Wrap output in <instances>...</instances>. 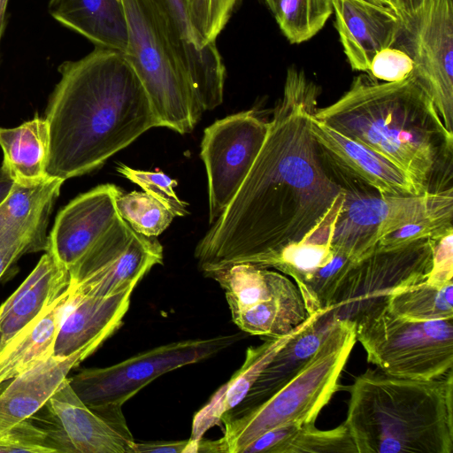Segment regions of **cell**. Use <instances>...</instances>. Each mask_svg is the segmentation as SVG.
I'll use <instances>...</instances> for the list:
<instances>
[{
  "label": "cell",
  "mask_w": 453,
  "mask_h": 453,
  "mask_svg": "<svg viewBox=\"0 0 453 453\" xmlns=\"http://www.w3.org/2000/svg\"><path fill=\"white\" fill-rule=\"evenodd\" d=\"M370 2H372L374 4L386 6L388 8H390L392 11H394L396 14V9L392 0H368Z\"/></svg>",
  "instance_id": "44"
},
{
  "label": "cell",
  "mask_w": 453,
  "mask_h": 453,
  "mask_svg": "<svg viewBox=\"0 0 453 453\" xmlns=\"http://www.w3.org/2000/svg\"><path fill=\"white\" fill-rule=\"evenodd\" d=\"M414 63L403 50L389 46L378 51L371 60L367 74L384 82H395L412 75Z\"/></svg>",
  "instance_id": "37"
},
{
  "label": "cell",
  "mask_w": 453,
  "mask_h": 453,
  "mask_svg": "<svg viewBox=\"0 0 453 453\" xmlns=\"http://www.w3.org/2000/svg\"><path fill=\"white\" fill-rule=\"evenodd\" d=\"M117 171L163 203L174 217H184L188 213L187 203L174 190L177 181L164 173L136 170L124 164H119Z\"/></svg>",
  "instance_id": "34"
},
{
  "label": "cell",
  "mask_w": 453,
  "mask_h": 453,
  "mask_svg": "<svg viewBox=\"0 0 453 453\" xmlns=\"http://www.w3.org/2000/svg\"><path fill=\"white\" fill-rule=\"evenodd\" d=\"M14 185L13 180L10 177L7 172L1 166L0 167V203L8 196L11 189Z\"/></svg>",
  "instance_id": "42"
},
{
  "label": "cell",
  "mask_w": 453,
  "mask_h": 453,
  "mask_svg": "<svg viewBox=\"0 0 453 453\" xmlns=\"http://www.w3.org/2000/svg\"><path fill=\"white\" fill-rule=\"evenodd\" d=\"M344 54L353 70L367 73L380 50L392 46L402 21L390 8L368 0H331Z\"/></svg>",
  "instance_id": "19"
},
{
  "label": "cell",
  "mask_w": 453,
  "mask_h": 453,
  "mask_svg": "<svg viewBox=\"0 0 453 453\" xmlns=\"http://www.w3.org/2000/svg\"><path fill=\"white\" fill-rule=\"evenodd\" d=\"M311 130L320 150L378 194L410 196L428 192L384 156L337 132L314 115L311 119Z\"/></svg>",
  "instance_id": "18"
},
{
  "label": "cell",
  "mask_w": 453,
  "mask_h": 453,
  "mask_svg": "<svg viewBox=\"0 0 453 453\" xmlns=\"http://www.w3.org/2000/svg\"><path fill=\"white\" fill-rule=\"evenodd\" d=\"M268 129L252 110L218 119L206 127L200 156L208 180L209 223L231 203L246 178Z\"/></svg>",
  "instance_id": "14"
},
{
  "label": "cell",
  "mask_w": 453,
  "mask_h": 453,
  "mask_svg": "<svg viewBox=\"0 0 453 453\" xmlns=\"http://www.w3.org/2000/svg\"><path fill=\"white\" fill-rule=\"evenodd\" d=\"M301 325L286 335L268 337L262 344L248 348L244 362L239 370L194 415L188 439L190 453H197L198 442L205 433L219 425L226 413L243 401L265 365L297 332Z\"/></svg>",
  "instance_id": "25"
},
{
  "label": "cell",
  "mask_w": 453,
  "mask_h": 453,
  "mask_svg": "<svg viewBox=\"0 0 453 453\" xmlns=\"http://www.w3.org/2000/svg\"><path fill=\"white\" fill-rule=\"evenodd\" d=\"M356 342L355 322L334 318L319 347L293 379L259 404L222 417L225 432L220 439L211 441L212 452L242 453L275 427L315 423L323 407L342 388L341 373Z\"/></svg>",
  "instance_id": "5"
},
{
  "label": "cell",
  "mask_w": 453,
  "mask_h": 453,
  "mask_svg": "<svg viewBox=\"0 0 453 453\" xmlns=\"http://www.w3.org/2000/svg\"><path fill=\"white\" fill-rule=\"evenodd\" d=\"M291 43H301L322 29L331 14V0H279L273 12Z\"/></svg>",
  "instance_id": "31"
},
{
  "label": "cell",
  "mask_w": 453,
  "mask_h": 453,
  "mask_svg": "<svg viewBox=\"0 0 453 453\" xmlns=\"http://www.w3.org/2000/svg\"><path fill=\"white\" fill-rule=\"evenodd\" d=\"M127 22L125 57L140 79L158 127L190 133L203 112L150 0H121Z\"/></svg>",
  "instance_id": "6"
},
{
  "label": "cell",
  "mask_w": 453,
  "mask_h": 453,
  "mask_svg": "<svg viewBox=\"0 0 453 453\" xmlns=\"http://www.w3.org/2000/svg\"><path fill=\"white\" fill-rule=\"evenodd\" d=\"M453 209L406 224L382 237L375 248L395 249L423 239L434 238L452 226Z\"/></svg>",
  "instance_id": "35"
},
{
  "label": "cell",
  "mask_w": 453,
  "mask_h": 453,
  "mask_svg": "<svg viewBox=\"0 0 453 453\" xmlns=\"http://www.w3.org/2000/svg\"><path fill=\"white\" fill-rule=\"evenodd\" d=\"M240 334L173 342L115 365L87 368L69 379L81 400L93 411H122L124 403L157 377L205 360L239 341Z\"/></svg>",
  "instance_id": "8"
},
{
  "label": "cell",
  "mask_w": 453,
  "mask_h": 453,
  "mask_svg": "<svg viewBox=\"0 0 453 453\" xmlns=\"http://www.w3.org/2000/svg\"><path fill=\"white\" fill-rule=\"evenodd\" d=\"M354 322L367 361L387 374L428 380L453 368V318L409 320L394 315L386 304Z\"/></svg>",
  "instance_id": "7"
},
{
  "label": "cell",
  "mask_w": 453,
  "mask_h": 453,
  "mask_svg": "<svg viewBox=\"0 0 453 453\" xmlns=\"http://www.w3.org/2000/svg\"><path fill=\"white\" fill-rule=\"evenodd\" d=\"M189 1H190V0H187V2H188V3H189Z\"/></svg>",
  "instance_id": "46"
},
{
  "label": "cell",
  "mask_w": 453,
  "mask_h": 453,
  "mask_svg": "<svg viewBox=\"0 0 453 453\" xmlns=\"http://www.w3.org/2000/svg\"><path fill=\"white\" fill-rule=\"evenodd\" d=\"M357 453L342 423L330 430L318 429L314 422L275 427L250 443L242 453Z\"/></svg>",
  "instance_id": "29"
},
{
  "label": "cell",
  "mask_w": 453,
  "mask_h": 453,
  "mask_svg": "<svg viewBox=\"0 0 453 453\" xmlns=\"http://www.w3.org/2000/svg\"><path fill=\"white\" fill-rule=\"evenodd\" d=\"M100 345L93 342L68 357L52 355L11 380L0 390V434L36 413L70 371Z\"/></svg>",
  "instance_id": "20"
},
{
  "label": "cell",
  "mask_w": 453,
  "mask_h": 453,
  "mask_svg": "<svg viewBox=\"0 0 453 453\" xmlns=\"http://www.w3.org/2000/svg\"><path fill=\"white\" fill-rule=\"evenodd\" d=\"M29 253L26 245L22 243L8 247H0V279L22 255Z\"/></svg>",
  "instance_id": "40"
},
{
  "label": "cell",
  "mask_w": 453,
  "mask_h": 453,
  "mask_svg": "<svg viewBox=\"0 0 453 453\" xmlns=\"http://www.w3.org/2000/svg\"><path fill=\"white\" fill-rule=\"evenodd\" d=\"M401 21H405L418 13L429 0H392Z\"/></svg>",
  "instance_id": "41"
},
{
  "label": "cell",
  "mask_w": 453,
  "mask_h": 453,
  "mask_svg": "<svg viewBox=\"0 0 453 453\" xmlns=\"http://www.w3.org/2000/svg\"><path fill=\"white\" fill-rule=\"evenodd\" d=\"M334 319L328 311L311 314L265 365L243 401L230 411L259 404L293 379L319 347Z\"/></svg>",
  "instance_id": "24"
},
{
  "label": "cell",
  "mask_w": 453,
  "mask_h": 453,
  "mask_svg": "<svg viewBox=\"0 0 453 453\" xmlns=\"http://www.w3.org/2000/svg\"><path fill=\"white\" fill-rule=\"evenodd\" d=\"M119 216L137 233L157 237L172 223L173 214L159 201L143 192H120L116 198Z\"/></svg>",
  "instance_id": "32"
},
{
  "label": "cell",
  "mask_w": 453,
  "mask_h": 453,
  "mask_svg": "<svg viewBox=\"0 0 453 453\" xmlns=\"http://www.w3.org/2000/svg\"><path fill=\"white\" fill-rule=\"evenodd\" d=\"M433 238L395 249L374 250L357 260L334 295L328 312L355 321L381 305L397 290L427 279L433 265Z\"/></svg>",
  "instance_id": "11"
},
{
  "label": "cell",
  "mask_w": 453,
  "mask_h": 453,
  "mask_svg": "<svg viewBox=\"0 0 453 453\" xmlns=\"http://www.w3.org/2000/svg\"><path fill=\"white\" fill-rule=\"evenodd\" d=\"M69 284L68 269L46 250L26 280L0 305V351Z\"/></svg>",
  "instance_id": "23"
},
{
  "label": "cell",
  "mask_w": 453,
  "mask_h": 453,
  "mask_svg": "<svg viewBox=\"0 0 453 453\" xmlns=\"http://www.w3.org/2000/svg\"><path fill=\"white\" fill-rule=\"evenodd\" d=\"M73 292L69 286L0 351V390L37 362L53 355L56 339Z\"/></svg>",
  "instance_id": "27"
},
{
  "label": "cell",
  "mask_w": 453,
  "mask_h": 453,
  "mask_svg": "<svg viewBox=\"0 0 453 453\" xmlns=\"http://www.w3.org/2000/svg\"><path fill=\"white\" fill-rule=\"evenodd\" d=\"M346 389L357 453H452V368L428 380L368 368Z\"/></svg>",
  "instance_id": "4"
},
{
  "label": "cell",
  "mask_w": 453,
  "mask_h": 453,
  "mask_svg": "<svg viewBox=\"0 0 453 453\" xmlns=\"http://www.w3.org/2000/svg\"><path fill=\"white\" fill-rule=\"evenodd\" d=\"M314 116L401 167L425 191L452 153L449 133L436 107L411 75L384 82L361 74L334 103Z\"/></svg>",
  "instance_id": "3"
},
{
  "label": "cell",
  "mask_w": 453,
  "mask_h": 453,
  "mask_svg": "<svg viewBox=\"0 0 453 453\" xmlns=\"http://www.w3.org/2000/svg\"><path fill=\"white\" fill-rule=\"evenodd\" d=\"M203 111L223 102L226 68L216 43L203 44L190 22L187 0H150Z\"/></svg>",
  "instance_id": "16"
},
{
  "label": "cell",
  "mask_w": 453,
  "mask_h": 453,
  "mask_svg": "<svg viewBox=\"0 0 453 453\" xmlns=\"http://www.w3.org/2000/svg\"><path fill=\"white\" fill-rule=\"evenodd\" d=\"M393 46L411 58L412 75L453 134V0H429L417 15L402 22Z\"/></svg>",
  "instance_id": "13"
},
{
  "label": "cell",
  "mask_w": 453,
  "mask_h": 453,
  "mask_svg": "<svg viewBox=\"0 0 453 453\" xmlns=\"http://www.w3.org/2000/svg\"><path fill=\"white\" fill-rule=\"evenodd\" d=\"M45 111L47 175L66 180L101 166L158 127L145 89L119 50L97 48L63 62Z\"/></svg>",
  "instance_id": "2"
},
{
  "label": "cell",
  "mask_w": 453,
  "mask_h": 453,
  "mask_svg": "<svg viewBox=\"0 0 453 453\" xmlns=\"http://www.w3.org/2000/svg\"><path fill=\"white\" fill-rule=\"evenodd\" d=\"M7 4L8 0H0V37H2L4 29Z\"/></svg>",
  "instance_id": "43"
},
{
  "label": "cell",
  "mask_w": 453,
  "mask_h": 453,
  "mask_svg": "<svg viewBox=\"0 0 453 453\" xmlns=\"http://www.w3.org/2000/svg\"><path fill=\"white\" fill-rule=\"evenodd\" d=\"M387 307L394 315L415 321L453 318V281L434 286L426 280L393 293Z\"/></svg>",
  "instance_id": "30"
},
{
  "label": "cell",
  "mask_w": 453,
  "mask_h": 453,
  "mask_svg": "<svg viewBox=\"0 0 453 453\" xmlns=\"http://www.w3.org/2000/svg\"><path fill=\"white\" fill-rule=\"evenodd\" d=\"M132 453H190L189 440L134 441Z\"/></svg>",
  "instance_id": "39"
},
{
  "label": "cell",
  "mask_w": 453,
  "mask_h": 453,
  "mask_svg": "<svg viewBox=\"0 0 453 453\" xmlns=\"http://www.w3.org/2000/svg\"><path fill=\"white\" fill-rule=\"evenodd\" d=\"M0 41H1V37H0Z\"/></svg>",
  "instance_id": "47"
},
{
  "label": "cell",
  "mask_w": 453,
  "mask_h": 453,
  "mask_svg": "<svg viewBox=\"0 0 453 453\" xmlns=\"http://www.w3.org/2000/svg\"><path fill=\"white\" fill-rule=\"evenodd\" d=\"M50 15L97 48L125 52L128 28L121 0H50Z\"/></svg>",
  "instance_id": "26"
},
{
  "label": "cell",
  "mask_w": 453,
  "mask_h": 453,
  "mask_svg": "<svg viewBox=\"0 0 453 453\" xmlns=\"http://www.w3.org/2000/svg\"><path fill=\"white\" fill-rule=\"evenodd\" d=\"M57 453L47 432L31 418L0 434V453Z\"/></svg>",
  "instance_id": "36"
},
{
  "label": "cell",
  "mask_w": 453,
  "mask_h": 453,
  "mask_svg": "<svg viewBox=\"0 0 453 453\" xmlns=\"http://www.w3.org/2000/svg\"><path fill=\"white\" fill-rule=\"evenodd\" d=\"M453 209V189L419 195H371L346 190L331 246L354 260L371 253L379 241L401 226Z\"/></svg>",
  "instance_id": "10"
},
{
  "label": "cell",
  "mask_w": 453,
  "mask_h": 453,
  "mask_svg": "<svg viewBox=\"0 0 453 453\" xmlns=\"http://www.w3.org/2000/svg\"><path fill=\"white\" fill-rule=\"evenodd\" d=\"M64 181L49 177L28 186L14 182L0 203V247L22 243L29 253L48 250L49 219Z\"/></svg>",
  "instance_id": "21"
},
{
  "label": "cell",
  "mask_w": 453,
  "mask_h": 453,
  "mask_svg": "<svg viewBox=\"0 0 453 453\" xmlns=\"http://www.w3.org/2000/svg\"><path fill=\"white\" fill-rule=\"evenodd\" d=\"M31 418L48 434L57 453H132L125 416H104L87 406L66 377Z\"/></svg>",
  "instance_id": "15"
},
{
  "label": "cell",
  "mask_w": 453,
  "mask_h": 453,
  "mask_svg": "<svg viewBox=\"0 0 453 453\" xmlns=\"http://www.w3.org/2000/svg\"><path fill=\"white\" fill-rule=\"evenodd\" d=\"M2 167L15 183L34 185L49 178L50 131L45 118L35 117L12 128L0 127Z\"/></svg>",
  "instance_id": "28"
},
{
  "label": "cell",
  "mask_w": 453,
  "mask_h": 453,
  "mask_svg": "<svg viewBox=\"0 0 453 453\" xmlns=\"http://www.w3.org/2000/svg\"><path fill=\"white\" fill-rule=\"evenodd\" d=\"M319 93L303 72L288 70L246 178L195 250L205 275L237 264L273 268L288 246L333 236L345 188L326 173L311 130Z\"/></svg>",
  "instance_id": "1"
},
{
  "label": "cell",
  "mask_w": 453,
  "mask_h": 453,
  "mask_svg": "<svg viewBox=\"0 0 453 453\" xmlns=\"http://www.w3.org/2000/svg\"><path fill=\"white\" fill-rule=\"evenodd\" d=\"M162 261L156 237L135 232L120 217L69 269L70 281L81 295L108 297L134 288Z\"/></svg>",
  "instance_id": "12"
},
{
  "label": "cell",
  "mask_w": 453,
  "mask_h": 453,
  "mask_svg": "<svg viewBox=\"0 0 453 453\" xmlns=\"http://www.w3.org/2000/svg\"><path fill=\"white\" fill-rule=\"evenodd\" d=\"M122 190L114 184L99 185L81 194L58 214L48 250L68 271L120 216L116 198Z\"/></svg>",
  "instance_id": "17"
},
{
  "label": "cell",
  "mask_w": 453,
  "mask_h": 453,
  "mask_svg": "<svg viewBox=\"0 0 453 453\" xmlns=\"http://www.w3.org/2000/svg\"><path fill=\"white\" fill-rule=\"evenodd\" d=\"M206 276L224 289L233 322L249 334L283 336L311 316L296 284L280 273L237 264Z\"/></svg>",
  "instance_id": "9"
},
{
  "label": "cell",
  "mask_w": 453,
  "mask_h": 453,
  "mask_svg": "<svg viewBox=\"0 0 453 453\" xmlns=\"http://www.w3.org/2000/svg\"><path fill=\"white\" fill-rule=\"evenodd\" d=\"M134 288L111 296L98 297L81 295L73 285L53 355L68 357L93 342L103 343L122 324Z\"/></svg>",
  "instance_id": "22"
},
{
  "label": "cell",
  "mask_w": 453,
  "mask_h": 453,
  "mask_svg": "<svg viewBox=\"0 0 453 453\" xmlns=\"http://www.w3.org/2000/svg\"><path fill=\"white\" fill-rule=\"evenodd\" d=\"M268 8L273 12L279 0H264Z\"/></svg>",
  "instance_id": "45"
},
{
  "label": "cell",
  "mask_w": 453,
  "mask_h": 453,
  "mask_svg": "<svg viewBox=\"0 0 453 453\" xmlns=\"http://www.w3.org/2000/svg\"><path fill=\"white\" fill-rule=\"evenodd\" d=\"M433 265L426 281L441 286L453 277V227L433 238Z\"/></svg>",
  "instance_id": "38"
},
{
  "label": "cell",
  "mask_w": 453,
  "mask_h": 453,
  "mask_svg": "<svg viewBox=\"0 0 453 453\" xmlns=\"http://www.w3.org/2000/svg\"><path fill=\"white\" fill-rule=\"evenodd\" d=\"M242 0H190L188 14L194 31L203 44L216 43L219 34Z\"/></svg>",
  "instance_id": "33"
}]
</instances>
